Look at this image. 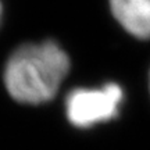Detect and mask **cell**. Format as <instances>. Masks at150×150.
Wrapping results in <instances>:
<instances>
[{
    "label": "cell",
    "mask_w": 150,
    "mask_h": 150,
    "mask_svg": "<svg viewBox=\"0 0 150 150\" xmlns=\"http://www.w3.org/2000/svg\"><path fill=\"white\" fill-rule=\"evenodd\" d=\"M124 91L115 83L95 89H75L65 100L70 122L78 128H89L99 122L110 121L120 112Z\"/></svg>",
    "instance_id": "cell-2"
},
{
    "label": "cell",
    "mask_w": 150,
    "mask_h": 150,
    "mask_svg": "<svg viewBox=\"0 0 150 150\" xmlns=\"http://www.w3.org/2000/svg\"><path fill=\"white\" fill-rule=\"evenodd\" d=\"M70 70V59L56 42L28 43L6 64L4 85L10 96L24 104L52 100Z\"/></svg>",
    "instance_id": "cell-1"
},
{
    "label": "cell",
    "mask_w": 150,
    "mask_h": 150,
    "mask_svg": "<svg viewBox=\"0 0 150 150\" xmlns=\"http://www.w3.org/2000/svg\"><path fill=\"white\" fill-rule=\"evenodd\" d=\"M115 20L131 35L150 38V0H110Z\"/></svg>",
    "instance_id": "cell-3"
},
{
    "label": "cell",
    "mask_w": 150,
    "mask_h": 150,
    "mask_svg": "<svg viewBox=\"0 0 150 150\" xmlns=\"http://www.w3.org/2000/svg\"><path fill=\"white\" fill-rule=\"evenodd\" d=\"M1 13H3V7H1V1H0V21H1Z\"/></svg>",
    "instance_id": "cell-4"
}]
</instances>
